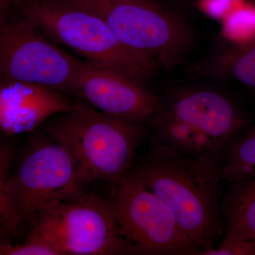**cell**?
Masks as SVG:
<instances>
[{
	"mask_svg": "<svg viewBox=\"0 0 255 255\" xmlns=\"http://www.w3.org/2000/svg\"><path fill=\"white\" fill-rule=\"evenodd\" d=\"M223 164L216 156L190 157L159 147L130 170L168 205L202 253L216 248L223 236Z\"/></svg>",
	"mask_w": 255,
	"mask_h": 255,
	"instance_id": "cell-1",
	"label": "cell"
},
{
	"mask_svg": "<svg viewBox=\"0 0 255 255\" xmlns=\"http://www.w3.org/2000/svg\"><path fill=\"white\" fill-rule=\"evenodd\" d=\"M153 147L224 160L251 121L231 97L207 87H182L159 97L151 118Z\"/></svg>",
	"mask_w": 255,
	"mask_h": 255,
	"instance_id": "cell-2",
	"label": "cell"
},
{
	"mask_svg": "<svg viewBox=\"0 0 255 255\" xmlns=\"http://www.w3.org/2000/svg\"><path fill=\"white\" fill-rule=\"evenodd\" d=\"M46 122V131L67 151L84 184H112L123 177L146 135L142 124L110 117L82 100Z\"/></svg>",
	"mask_w": 255,
	"mask_h": 255,
	"instance_id": "cell-3",
	"label": "cell"
},
{
	"mask_svg": "<svg viewBox=\"0 0 255 255\" xmlns=\"http://www.w3.org/2000/svg\"><path fill=\"white\" fill-rule=\"evenodd\" d=\"M20 12L58 46L96 66L145 84L158 65L128 49L97 14L64 0H18Z\"/></svg>",
	"mask_w": 255,
	"mask_h": 255,
	"instance_id": "cell-4",
	"label": "cell"
},
{
	"mask_svg": "<svg viewBox=\"0 0 255 255\" xmlns=\"http://www.w3.org/2000/svg\"><path fill=\"white\" fill-rule=\"evenodd\" d=\"M84 184L59 143L42 142L31 147L0 189V234L26 233L46 210L83 193Z\"/></svg>",
	"mask_w": 255,
	"mask_h": 255,
	"instance_id": "cell-5",
	"label": "cell"
},
{
	"mask_svg": "<svg viewBox=\"0 0 255 255\" xmlns=\"http://www.w3.org/2000/svg\"><path fill=\"white\" fill-rule=\"evenodd\" d=\"M64 1L97 14L128 49L167 70L182 63L192 44L187 23L155 0Z\"/></svg>",
	"mask_w": 255,
	"mask_h": 255,
	"instance_id": "cell-6",
	"label": "cell"
},
{
	"mask_svg": "<svg viewBox=\"0 0 255 255\" xmlns=\"http://www.w3.org/2000/svg\"><path fill=\"white\" fill-rule=\"evenodd\" d=\"M26 239L49 247L56 255H133L122 236L111 199L85 191L42 213Z\"/></svg>",
	"mask_w": 255,
	"mask_h": 255,
	"instance_id": "cell-7",
	"label": "cell"
},
{
	"mask_svg": "<svg viewBox=\"0 0 255 255\" xmlns=\"http://www.w3.org/2000/svg\"><path fill=\"white\" fill-rule=\"evenodd\" d=\"M122 236L133 255H200L172 210L131 170L112 184L111 197Z\"/></svg>",
	"mask_w": 255,
	"mask_h": 255,
	"instance_id": "cell-8",
	"label": "cell"
},
{
	"mask_svg": "<svg viewBox=\"0 0 255 255\" xmlns=\"http://www.w3.org/2000/svg\"><path fill=\"white\" fill-rule=\"evenodd\" d=\"M17 10L0 22V83L26 82L69 92L80 60Z\"/></svg>",
	"mask_w": 255,
	"mask_h": 255,
	"instance_id": "cell-9",
	"label": "cell"
},
{
	"mask_svg": "<svg viewBox=\"0 0 255 255\" xmlns=\"http://www.w3.org/2000/svg\"><path fill=\"white\" fill-rule=\"evenodd\" d=\"M69 92L102 113L139 124L152 118L158 100L144 84L82 60Z\"/></svg>",
	"mask_w": 255,
	"mask_h": 255,
	"instance_id": "cell-10",
	"label": "cell"
},
{
	"mask_svg": "<svg viewBox=\"0 0 255 255\" xmlns=\"http://www.w3.org/2000/svg\"><path fill=\"white\" fill-rule=\"evenodd\" d=\"M63 92L26 82L0 83V130L8 135L32 131L73 107Z\"/></svg>",
	"mask_w": 255,
	"mask_h": 255,
	"instance_id": "cell-11",
	"label": "cell"
},
{
	"mask_svg": "<svg viewBox=\"0 0 255 255\" xmlns=\"http://www.w3.org/2000/svg\"><path fill=\"white\" fill-rule=\"evenodd\" d=\"M223 233L219 246L255 240V174L228 184L220 205Z\"/></svg>",
	"mask_w": 255,
	"mask_h": 255,
	"instance_id": "cell-12",
	"label": "cell"
},
{
	"mask_svg": "<svg viewBox=\"0 0 255 255\" xmlns=\"http://www.w3.org/2000/svg\"><path fill=\"white\" fill-rule=\"evenodd\" d=\"M216 69V75L255 91V37L228 50L219 58Z\"/></svg>",
	"mask_w": 255,
	"mask_h": 255,
	"instance_id": "cell-13",
	"label": "cell"
},
{
	"mask_svg": "<svg viewBox=\"0 0 255 255\" xmlns=\"http://www.w3.org/2000/svg\"><path fill=\"white\" fill-rule=\"evenodd\" d=\"M255 174V124L249 127L230 147L223 160V181L231 183Z\"/></svg>",
	"mask_w": 255,
	"mask_h": 255,
	"instance_id": "cell-14",
	"label": "cell"
},
{
	"mask_svg": "<svg viewBox=\"0 0 255 255\" xmlns=\"http://www.w3.org/2000/svg\"><path fill=\"white\" fill-rule=\"evenodd\" d=\"M0 255H56L49 247L26 239L21 243L0 241Z\"/></svg>",
	"mask_w": 255,
	"mask_h": 255,
	"instance_id": "cell-15",
	"label": "cell"
},
{
	"mask_svg": "<svg viewBox=\"0 0 255 255\" xmlns=\"http://www.w3.org/2000/svg\"><path fill=\"white\" fill-rule=\"evenodd\" d=\"M204 255H255V241H238L203 251Z\"/></svg>",
	"mask_w": 255,
	"mask_h": 255,
	"instance_id": "cell-16",
	"label": "cell"
},
{
	"mask_svg": "<svg viewBox=\"0 0 255 255\" xmlns=\"http://www.w3.org/2000/svg\"><path fill=\"white\" fill-rule=\"evenodd\" d=\"M12 158V151L9 146L0 145V189L11 168Z\"/></svg>",
	"mask_w": 255,
	"mask_h": 255,
	"instance_id": "cell-17",
	"label": "cell"
},
{
	"mask_svg": "<svg viewBox=\"0 0 255 255\" xmlns=\"http://www.w3.org/2000/svg\"><path fill=\"white\" fill-rule=\"evenodd\" d=\"M18 0H0V22L14 10Z\"/></svg>",
	"mask_w": 255,
	"mask_h": 255,
	"instance_id": "cell-18",
	"label": "cell"
},
{
	"mask_svg": "<svg viewBox=\"0 0 255 255\" xmlns=\"http://www.w3.org/2000/svg\"><path fill=\"white\" fill-rule=\"evenodd\" d=\"M174 1H179V2H185L187 0H174Z\"/></svg>",
	"mask_w": 255,
	"mask_h": 255,
	"instance_id": "cell-19",
	"label": "cell"
}]
</instances>
